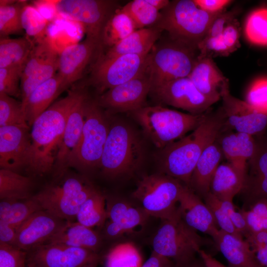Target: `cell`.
<instances>
[{
  "mask_svg": "<svg viewBox=\"0 0 267 267\" xmlns=\"http://www.w3.org/2000/svg\"><path fill=\"white\" fill-rule=\"evenodd\" d=\"M84 89H72L34 122L25 171L32 178L52 172L70 112Z\"/></svg>",
  "mask_w": 267,
  "mask_h": 267,
  "instance_id": "1",
  "label": "cell"
},
{
  "mask_svg": "<svg viewBox=\"0 0 267 267\" xmlns=\"http://www.w3.org/2000/svg\"><path fill=\"white\" fill-rule=\"evenodd\" d=\"M225 123L222 107L214 112H206L201 123L190 134L162 149L160 162L164 174L189 187L199 158L217 139Z\"/></svg>",
  "mask_w": 267,
  "mask_h": 267,
  "instance_id": "2",
  "label": "cell"
},
{
  "mask_svg": "<svg viewBox=\"0 0 267 267\" xmlns=\"http://www.w3.org/2000/svg\"><path fill=\"white\" fill-rule=\"evenodd\" d=\"M143 158V145L135 131L123 122L110 124L99 166L103 174L111 178L129 175Z\"/></svg>",
  "mask_w": 267,
  "mask_h": 267,
  "instance_id": "3",
  "label": "cell"
},
{
  "mask_svg": "<svg viewBox=\"0 0 267 267\" xmlns=\"http://www.w3.org/2000/svg\"><path fill=\"white\" fill-rule=\"evenodd\" d=\"M220 13L200 9L193 0H172L160 11L159 18L153 27L165 31L173 40L197 48Z\"/></svg>",
  "mask_w": 267,
  "mask_h": 267,
  "instance_id": "4",
  "label": "cell"
},
{
  "mask_svg": "<svg viewBox=\"0 0 267 267\" xmlns=\"http://www.w3.org/2000/svg\"><path fill=\"white\" fill-rule=\"evenodd\" d=\"M196 50L197 48L173 40L168 35L161 36L146 57L145 71L151 81V89L188 77L199 54Z\"/></svg>",
  "mask_w": 267,
  "mask_h": 267,
  "instance_id": "5",
  "label": "cell"
},
{
  "mask_svg": "<svg viewBox=\"0 0 267 267\" xmlns=\"http://www.w3.org/2000/svg\"><path fill=\"white\" fill-rule=\"evenodd\" d=\"M131 113L156 147L163 149L195 129L206 113L192 115L156 105L145 106Z\"/></svg>",
  "mask_w": 267,
  "mask_h": 267,
  "instance_id": "6",
  "label": "cell"
},
{
  "mask_svg": "<svg viewBox=\"0 0 267 267\" xmlns=\"http://www.w3.org/2000/svg\"><path fill=\"white\" fill-rule=\"evenodd\" d=\"M96 189L85 177L66 172L32 197L43 210L73 222L82 205Z\"/></svg>",
  "mask_w": 267,
  "mask_h": 267,
  "instance_id": "7",
  "label": "cell"
},
{
  "mask_svg": "<svg viewBox=\"0 0 267 267\" xmlns=\"http://www.w3.org/2000/svg\"><path fill=\"white\" fill-rule=\"evenodd\" d=\"M205 241L197 231L184 222L178 208L173 216L162 221L151 245L153 251L179 264L195 259Z\"/></svg>",
  "mask_w": 267,
  "mask_h": 267,
  "instance_id": "8",
  "label": "cell"
},
{
  "mask_svg": "<svg viewBox=\"0 0 267 267\" xmlns=\"http://www.w3.org/2000/svg\"><path fill=\"white\" fill-rule=\"evenodd\" d=\"M107 115L95 99L88 98L81 138L70 157L68 168L86 172L99 167L110 126Z\"/></svg>",
  "mask_w": 267,
  "mask_h": 267,
  "instance_id": "9",
  "label": "cell"
},
{
  "mask_svg": "<svg viewBox=\"0 0 267 267\" xmlns=\"http://www.w3.org/2000/svg\"><path fill=\"white\" fill-rule=\"evenodd\" d=\"M184 185L164 174L145 176L138 181L132 196L146 214L162 221L177 212Z\"/></svg>",
  "mask_w": 267,
  "mask_h": 267,
  "instance_id": "10",
  "label": "cell"
},
{
  "mask_svg": "<svg viewBox=\"0 0 267 267\" xmlns=\"http://www.w3.org/2000/svg\"><path fill=\"white\" fill-rule=\"evenodd\" d=\"M55 5L59 14L82 23L87 37L101 43L107 22L122 7L113 0H56Z\"/></svg>",
  "mask_w": 267,
  "mask_h": 267,
  "instance_id": "11",
  "label": "cell"
},
{
  "mask_svg": "<svg viewBox=\"0 0 267 267\" xmlns=\"http://www.w3.org/2000/svg\"><path fill=\"white\" fill-rule=\"evenodd\" d=\"M147 55L123 54L109 58L99 56L91 66L87 85L94 87L99 95L127 82L144 70Z\"/></svg>",
  "mask_w": 267,
  "mask_h": 267,
  "instance_id": "12",
  "label": "cell"
},
{
  "mask_svg": "<svg viewBox=\"0 0 267 267\" xmlns=\"http://www.w3.org/2000/svg\"><path fill=\"white\" fill-rule=\"evenodd\" d=\"M151 89V81L145 68L135 78L99 94L95 100L108 115L132 113L146 106Z\"/></svg>",
  "mask_w": 267,
  "mask_h": 267,
  "instance_id": "13",
  "label": "cell"
},
{
  "mask_svg": "<svg viewBox=\"0 0 267 267\" xmlns=\"http://www.w3.org/2000/svg\"><path fill=\"white\" fill-rule=\"evenodd\" d=\"M26 252L27 267H81L99 260L96 252L57 243L41 244Z\"/></svg>",
  "mask_w": 267,
  "mask_h": 267,
  "instance_id": "14",
  "label": "cell"
},
{
  "mask_svg": "<svg viewBox=\"0 0 267 267\" xmlns=\"http://www.w3.org/2000/svg\"><path fill=\"white\" fill-rule=\"evenodd\" d=\"M150 93L160 103L183 109L192 115L206 113L216 103L203 95L188 77L153 89Z\"/></svg>",
  "mask_w": 267,
  "mask_h": 267,
  "instance_id": "15",
  "label": "cell"
},
{
  "mask_svg": "<svg viewBox=\"0 0 267 267\" xmlns=\"http://www.w3.org/2000/svg\"><path fill=\"white\" fill-rule=\"evenodd\" d=\"M102 43L86 37L81 43L65 47L59 55L57 74L64 91L81 79L87 68L103 53Z\"/></svg>",
  "mask_w": 267,
  "mask_h": 267,
  "instance_id": "16",
  "label": "cell"
},
{
  "mask_svg": "<svg viewBox=\"0 0 267 267\" xmlns=\"http://www.w3.org/2000/svg\"><path fill=\"white\" fill-rule=\"evenodd\" d=\"M221 98L227 129L254 136L260 134L267 128V113L232 95L228 81L222 87Z\"/></svg>",
  "mask_w": 267,
  "mask_h": 267,
  "instance_id": "17",
  "label": "cell"
},
{
  "mask_svg": "<svg viewBox=\"0 0 267 267\" xmlns=\"http://www.w3.org/2000/svg\"><path fill=\"white\" fill-rule=\"evenodd\" d=\"M254 154L248 161L242 193L243 210L260 202H267V137L256 139Z\"/></svg>",
  "mask_w": 267,
  "mask_h": 267,
  "instance_id": "18",
  "label": "cell"
},
{
  "mask_svg": "<svg viewBox=\"0 0 267 267\" xmlns=\"http://www.w3.org/2000/svg\"><path fill=\"white\" fill-rule=\"evenodd\" d=\"M30 127H0V167L19 173L25 170L31 146Z\"/></svg>",
  "mask_w": 267,
  "mask_h": 267,
  "instance_id": "19",
  "label": "cell"
},
{
  "mask_svg": "<svg viewBox=\"0 0 267 267\" xmlns=\"http://www.w3.org/2000/svg\"><path fill=\"white\" fill-rule=\"evenodd\" d=\"M89 98L84 89L70 112L52 171L55 179L61 177L67 172L70 157L80 142Z\"/></svg>",
  "mask_w": 267,
  "mask_h": 267,
  "instance_id": "20",
  "label": "cell"
},
{
  "mask_svg": "<svg viewBox=\"0 0 267 267\" xmlns=\"http://www.w3.org/2000/svg\"><path fill=\"white\" fill-rule=\"evenodd\" d=\"M66 222L44 210L37 211L16 230L14 246L27 251L45 244Z\"/></svg>",
  "mask_w": 267,
  "mask_h": 267,
  "instance_id": "21",
  "label": "cell"
},
{
  "mask_svg": "<svg viewBox=\"0 0 267 267\" xmlns=\"http://www.w3.org/2000/svg\"><path fill=\"white\" fill-rule=\"evenodd\" d=\"M178 210L188 226L210 235L213 240L216 238L220 229L211 211L201 198L185 185L179 197Z\"/></svg>",
  "mask_w": 267,
  "mask_h": 267,
  "instance_id": "22",
  "label": "cell"
},
{
  "mask_svg": "<svg viewBox=\"0 0 267 267\" xmlns=\"http://www.w3.org/2000/svg\"><path fill=\"white\" fill-rule=\"evenodd\" d=\"M224 129L217 139L223 156L227 162L246 175L247 162L256 150V139L245 133L226 132Z\"/></svg>",
  "mask_w": 267,
  "mask_h": 267,
  "instance_id": "23",
  "label": "cell"
},
{
  "mask_svg": "<svg viewBox=\"0 0 267 267\" xmlns=\"http://www.w3.org/2000/svg\"><path fill=\"white\" fill-rule=\"evenodd\" d=\"M188 77L206 97L217 102L223 85L228 80L211 57H199Z\"/></svg>",
  "mask_w": 267,
  "mask_h": 267,
  "instance_id": "24",
  "label": "cell"
},
{
  "mask_svg": "<svg viewBox=\"0 0 267 267\" xmlns=\"http://www.w3.org/2000/svg\"><path fill=\"white\" fill-rule=\"evenodd\" d=\"M223 157L220 145L216 139L199 158L192 175L189 187L201 198L203 199L210 192L211 179Z\"/></svg>",
  "mask_w": 267,
  "mask_h": 267,
  "instance_id": "25",
  "label": "cell"
},
{
  "mask_svg": "<svg viewBox=\"0 0 267 267\" xmlns=\"http://www.w3.org/2000/svg\"><path fill=\"white\" fill-rule=\"evenodd\" d=\"M214 241L230 267H260L248 242L221 229Z\"/></svg>",
  "mask_w": 267,
  "mask_h": 267,
  "instance_id": "26",
  "label": "cell"
},
{
  "mask_svg": "<svg viewBox=\"0 0 267 267\" xmlns=\"http://www.w3.org/2000/svg\"><path fill=\"white\" fill-rule=\"evenodd\" d=\"M163 33L161 29L155 27L136 30L99 56L109 58L123 54L147 55Z\"/></svg>",
  "mask_w": 267,
  "mask_h": 267,
  "instance_id": "27",
  "label": "cell"
},
{
  "mask_svg": "<svg viewBox=\"0 0 267 267\" xmlns=\"http://www.w3.org/2000/svg\"><path fill=\"white\" fill-rule=\"evenodd\" d=\"M63 91L62 80L57 73L31 93L23 104L26 120L30 127Z\"/></svg>",
  "mask_w": 267,
  "mask_h": 267,
  "instance_id": "28",
  "label": "cell"
},
{
  "mask_svg": "<svg viewBox=\"0 0 267 267\" xmlns=\"http://www.w3.org/2000/svg\"><path fill=\"white\" fill-rule=\"evenodd\" d=\"M46 243L60 244L96 252L101 245V238L92 228L77 221H67Z\"/></svg>",
  "mask_w": 267,
  "mask_h": 267,
  "instance_id": "29",
  "label": "cell"
},
{
  "mask_svg": "<svg viewBox=\"0 0 267 267\" xmlns=\"http://www.w3.org/2000/svg\"><path fill=\"white\" fill-rule=\"evenodd\" d=\"M245 177L228 162L220 164L211 179L210 192L221 201H233L243 187Z\"/></svg>",
  "mask_w": 267,
  "mask_h": 267,
  "instance_id": "30",
  "label": "cell"
},
{
  "mask_svg": "<svg viewBox=\"0 0 267 267\" xmlns=\"http://www.w3.org/2000/svg\"><path fill=\"white\" fill-rule=\"evenodd\" d=\"M107 219L115 222L126 233L145 223L149 216L141 209L121 200H106Z\"/></svg>",
  "mask_w": 267,
  "mask_h": 267,
  "instance_id": "31",
  "label": "cell"
},
{
  "mask_svg": "<svg viewBox=\"0 0 267 267\" xmlns=\"http://www.w3.org/2000/svg\"><path fill=\"white\" fill-rule=\"evenodd\" d=\"M33 178L11 170L0 169V199L24 200L32 197Z\"/></svg>",
  "mask_w": 267,
  "mask_h": 267,
  "instance_id": "32",
  "label": "cell"
},
{
  "mask_svg": "<svg viewBox=\"0 0 267 267\" xmlns=\"http://www.w3.org/2000/svg\"><path fill=\"white\" fill-rule=\"evenodd\" d=\"M27 36L19 38L0 39V68L22 67L34 45Z\"/></svg>",
  "mask_w": 267,
  "mask_h": 267,
  "instance_id": "33",
  "label": "cell"
},
{
  "mask_svg": "<svg viewBox=\"0 0 267 267\" xmlns=\"http://www.w3.org/2000/svg\"><path fill=\"white\" fill-rule=\"evenodd\" d=\"M43 210L32 197L19 200H0V220L4 221L16 230L32 215Z\"/></svg>",
  "mask_w": 267,
  "mask_h": 267,
  "instance_id": "34",
  "label": "cell"
},
{
  "mask_svg": "<svg viewBox=\"0 0 267 267\" xmlns=\"http://www.w3.org/2000/svg\"><path fill=\"white\" fill-rule=\"evenodd\" d=\"M105 195L96 189L81 206L76 221L87 227H102L107 219Z\"/></svg>",
  "mask_w": 267,
  "mask_h": 267,
  "instance_id": "35",
  "label": "cell"
},
{
  "mask_svg": "<svg viewBox=\"0 0 267 267\" xmlns=\"http://www.w3.org/2000/svg\"><path fill=\"white\" fill-rule=\"evenodd\" d=\"M121 8L113 15L104 29L102 36L103 47L114 46L136 30L132 20Z\"/></svg>",
  "mask_w": 267,
  "mask_h": 267,
  "instance_id": "36",
  "label": "cell"
},
{
  "mask_svg": "<svg viewBox=\"0 0 267 267\" xmlns=\"http://www.w3.org/2000/svg\"><path fill=\"white\" fill-rule=\"evenodd\" d=\"M141 254L133 243L118 244L107 253L104 267H140L143 264Z\"/></svg>",
  "mask_w": 267,
  "mask_h": 267,
  "instance_id": "37",
  "label": "cell"
},
{
  "mask_svg": "<svg viewBox=\"0 0 267 267\" xmlns=\"http://www.w3.org/2000/svg\"><path fill=\"white\" fill-rule=\"evenodd\" d=\"M59 55H53L31 75L20 82L21 98L24 104L31 93L39 86L53 77L58 68Z\"/></svg>",
  "mask_w": 267,
  "mask_h": 267,
  "instance_id": "38",
  "label": "cell"
},
{
  "mask_svg": "<svg viewBox=\"0 0 267 267\" xmlns=\"http://www.w3.org/2000/svg\"><path fill=\"white\" fill-rule=\"evenodd\" d=\"M121 8L131 18L136 30L153 27L160 15V11L146 0H134Z\"/></svg>",
  "mask_w": 267,
  "mask_h": 267,
  "instance_id": "39",
  "label": "cell"
},
{
  "mask_svg": "<svg viewBox=\"0 0 267 267\" xmlns=\"http://www.w3.org/2000/svg\"><path fill=\"white\" fill-rule=\"evenodd\" d=\"M26 1L16 0L7 5H0V36L19 34L23 31L21 15Z\"/></svg>",
  "mask_w": 267,
  "mask_h": 267,
  "instance_id": "40",
  "label": "cell"
},
{
  "mask_svg": "<svg viewBox=\"0 0 267 267\" xmlns=\"http://www.w3.org/2000/svg\"><path fill=\"white\" fill-rule=\"evenodd\" d=\"M244 32L252 44L267 46V8H260L252 11L247 17Z\"/></svg>",
  "mask_w": 267,
  "mask_h": 267,
  "instance_id": "41",
  "label": "cell"
},
{
  "mask_svg": "<svg viewBox=\"0 0 267 267\" xmlns=\"http://www.w3.org/2000/svg\"><path fill=\"white\" fill-rule=\"evenodd\" d=\"M13 125L30 127L26 120L22 101L0 93V127Z\"/></svg>",
  "mask_w": 267,
  "mask_h": 267,
  "instance_id": "42",
  "label": "cell"
},
{
  "mask_svg": "<svg viewBox=\"0 0 267 267\" xmlns=\"http://www.w3.org/2000/svg\"><path fill=\"white\" fill-rule=\"evenodd\" d=\"M56 53V50L46 40L37 41L22 67L21 82L31 75Z\"/></svg>",
  "mask_w": 267,
  "mask_h": 267,
  "instance_id": "43",
  "label": "cell"
},
{
  "mask_svg": "<svg viewBox=\"0 0 267 267\" xmlns=\"http://www.w3.org/2000/svg\"><path fill=\"white\" fill-rule=\"evenodd\" d=\"M21 21L29 38L33 37L36 41L42 40L41 37L45 30L48 20L33 5L26 4L22 10Z\"/></svg>",
  "mask_w": 267,
  "mask_h": 267,
  "instance_id": "44",
  "label": "cell"
},
{
  "mask_svg": "<svg viewBox=\"0 0 267 267\" xmlns=\"http://www.w3.org/2000/svg\"><path fill=\"white\" fill-rule=\"evenodd\" d=\"M211 211L220 229L234 235L243 238V235L235 228L228 215L221 205L220 200L210 192L203 199Z\"/></svg>",
  "mask_w": 267,
  "mask_h": 267,
  "instance_id": "45",
  "label": "cell"
},
{
  "mask_svg": "<svg viewBox=\"0 0 267 267\" xmlns=\"http://www.w3.org/2000/svg\"><path fill=\"white\" fill-rule=\"evenodd\" d=\"M21 73L22 67L0 68V93L11 97H21Z\"/></svg>",
  "mask_w": 267,
  "mask_h": 267,
  "instance_id": "46",
  "label": "cell"
},
{
  "mask_svg": "<svg viewBox=\"0 0 267 267\" xmlns=\"http://www.w3.org/2000/svg\"><path fill=\"white\" fill-rule=\"evenodd\" d=\"M240 211L251 232L267 231V202L260 201Z\"/></svg>",
  "mask_w": 267,
  "mask_h": 267,
  "instance_id": "47",
  "label": "cell"
},
{
  "mask_svg": "<svg viewBox=\"0 0 267 267\" xmlns=\"http://www.w3.org/2000/svg\"><path fill=\"white\" fill-rule=\"evenodd\" d=\"M257 110L267 113V77L259 78L249 87L246 100Z\"/></svg>",
  "mask_w": 267,
  "mask_h": 267,
  "instance_id": "48",
  "label": "cell"
},
{
  "mask_svg": "<svg viewBox=\"0 0 267 267\" xmlns=\"http://www.w3.org/2000/svg\"><path fill=\"white\" fill-rule=\"evenodd\" d=\"M198 57L213 58L218 56H226L230 51L226 46L222 35L216 37H204L198 44Z\"/></svg>",
  "mask_w": 267,
  "mask_h": 267,
  "instance_id": "49",
  "label": "cell"
},
{
  "mask_svg": "<svg viewBox=\"0 0 267 267\" xmlns=\"http://www.w3.org/2000/svg\"><path fill=\"white\" fill-rule=\"evenodd\" d=\"M26 255V251L0 242V267H27Z\"/></svg>",
  "mask_w": 267,
  "mask_h": 267,
  "instance_id": "50",
  "label": "cell"
},
{
  "mask_svg": "<svg viewBox=\"0 0 267 267\" xmlns=\"http://www.w3.org/2000/svg\"><path fill=\"white\" fill-rule=\"evenodd\" d=\"M260 266L267 267V231L250 232L245 236Z\"/></svg>",
  "mask_w": 267,
  "mask_h": 267,
  "instance_id": "51",
  "label": "cell"
},
{
  "mask_svg": "<svg viewBox=\"0 0 267 267\" xmlns=\"http://www.w3.org/2000/svg\"><path fill=\"white\" fill-rule=\"evenodd\" d=\"M220 202L235 228L243 237L249 233L251 231L243 214L240 210L236 211L233 201L220 200Z\"/></svg>",
  "mask_w": 267,
  "mask_h": 267,
  "instance_id": "52",
  "label": "cell"
},
{
  "mask_svg": "<svg viewBox=\"0 0 267 267\" xmlns=\"http://www.w3.org/2000/svg\"><path fill=\"white\" fill-rule=\"evenodd\" d=\"M240 31L239 24L234 19L227 24L222 34L223 41L231 53L240 46Z\"/></svg>",
  "mask_w": 267,
  "mask_h": 267,
  "instance_id": "53",
  "label": "cell"
},
{
  "mask_svg": "<svg viewBox=\"0 0 267 267\" xmlns=\"http://www.w3.org/2000/svg\"><path fill=\"white\" fill-rule=\"evenodd\" d=\"M234 13L232 11L220 13L214 20L205 37H216L221 35L225 26L234 19Z\"/></svg>",
  "mask_w": 267,
  "mask_h": 267,
  "instance_id": "54",
  "label": "cell"
},
{
  "mask_svg": "<svg viewBox=\"0 0 267 267\" xmlns=\"http://www.w3.org/2000/svg\"><path fill=\"white\" fill-rule=\"evenodd\" d=\"M200 9L211 13L222 12L223 9L232 1L228 0H193Z\"/></svg>",
  "mask_w": 267,
  "mask_h": 267,
  "instance_id": "55",
  "label": "cell"
},
{
  "mask_svg": "<svg viewBox=\"0 0 267 267\" xmlns=\"http://www.w3.org/2000/svg\"><path fill=\"white\" fill-rule=\"evenodd\" d=\"M16 229L8 223L0 220V242L14 246Z\"/></svg>",
  "mask_w": 267,
  "mask_h": 267,
  "instance_id": "56",
  "label": "cell"
},
{
  "mask_svg": "<svg viewBox=\"0 0 267 267\" xmlns=\"http://www.w3.org/2000/svg\"><path fill=\"white\" fill-rule=\"evenodd\" d=\"M56 1L37 0L33 2V6L47 20L52 19L57 12L55 8Z\"/></svg>",
  "mask_w": 267,
  "mask_h": 267,
  "instance_id": "57",
  "label": "cell"
},
{
  "mask_svg": "<svg viewBox=\"0 0 267 267\" xmlns=\"http://www.w3.org/2000/svg\"><path fill=\"white\" fill-rule=\"evenodd\" d=\"M174 264L171 260L153 251L140 267H172Z\"/></svg>",
  "mask_w": 267,
  "mask_h": 267,
  "instance_id": "58",
  "label": "cell"
},
{
  "mask_svg": "<svg viewBox=\"0 0 267 267\" xmlns=\"http://www.w3.org/2000/svg\"><path fill=\"white\" fill-rule=\"evenodd\" d=\"M104 226V234L109 239H116L126 233V232L115 222L108 221Z\"/></svg>",
  "mask_w": 267,
  "mask_h": 267,
  "instance_id": "59",
  "label": "cell"
},
{
  "mask_svg": "<svg viewBox=\"0 0 267 267\" xmlns=\"http://www.w3.org/2000/svg\"><path fill=\"white\" fill-rule=\"evenodd\" d=\"M200 257L204 262L206 267H228L224 266L212 257L210 254L201 249L198 253Z\"/></svg>",
  "mask_w": 267,
  "mask_h": 267,
  "instance_id": "60",
  "label": "cell"
},
{
  "mask_svg": "<svg viewBox=\"0 0 267 267\" xmlns=\"http://www.w3.org/2000/svg\"><path fill=\"white\" fill-rule=\"evenodd\" d=\"M172 267H206V266L200 258L199 260L194 259L186 263L179 264H175Z\"/></svg>",
  "mask_w": 267,
  "mask_h": 267,
  "instance_id": "61",
  "label": "cell"
},
{
  "mask_svg": "<svg viewBox=\"0 0 267 267\" xmlns=\"http://www.w3.org/2000/svg\"><path fill=\"white\" fill-rule=\"evenodd\" d=\"M146 1L159 11L165 8L170 1L168 0H146Z\"/></svg>",
  "mask_w": 267,
  "mask_h": 267,
  "instance_id": "62",
  "label": "cell"
},
{
  "mask_svg": "<svg viewBox=\"0 0 267 267\" xmlns=\"http://www.w3.org/2000/svg\"><path fill=\"white\" fill-rule=\"evenodd\" d=\"M97 263H92L85 265L81 267H96Z\"/></svg>",
  "mask_w": 267,
  "mask_h": 267,
  "instance_id": "63",
  "label": "cell"
},
{
  "mask_svg": "<svg viewBox=\"0 0 267 267\" xmlns=\"http://www.w3.org/2000/svg\"></svg>",
  "mask_w": 267,
  "mask_h": 267,
  "instance_id": "64",
  "label": "cell"
}]
</instances>
